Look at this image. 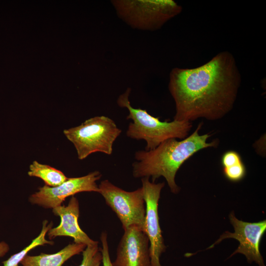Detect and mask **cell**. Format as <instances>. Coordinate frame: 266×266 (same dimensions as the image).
Segmentation results:
<instances>
[{
  "mask_svg": "<svg viewBox=\"0 0 266 266\" xmlns=\"http://www.w3.org/2000/svg\"><path fill=\"white\" fill-rule=\"evenodd\" d=\"M241 82L235 58L227 51L195 68H172L168 87L175 105L174 120L221 119L233 109Z\"/></svg>",
  "mask_w": 266,
  "mask_h": 266,
  "instance_id": "6da1fadb",
  "label": "cell"
},
{
  "mask_svg": "<svg viewBox=\"0 0 266 266\" xmlns=\"http://www.w3.org/2000/svg\"><path fill=\"white\" fill-rule=\"evenodd\" d=\"M202 123L189 136L178 141L169 138L149 150L138 151L135 153L136 161L133 165V175L135 178L151 177L152 182L164 177L173 194H177L180 188L175 182L176 174L183 164L200 150L216 147L217 140L207 142L209 134L199 133Z\"/></svg>",
  "mask_w": 266,
  "mask_h": 266,
  "instance_id": "7a4b0ae2",
  "label": "cell"
},
{
  "mask_svg": "<svg viewBox=\"0 0 266 266\" xmlns=\"http://www.w3.org/2000/svg\"><path fill=\"white\" fill-rule=\"evenodd\" d=\"M131 89L128 88L118 98V105L129 111L127 119H131L126 132L127 136L146 142V151L155 149L161 143L169 138L183 139L188 136L192 125L188 121L173 120L161 121L159 117L149 114L146 110L132 106L129 96Z\"/></svg>",
  "mask_w": 266,
  "mask_h": 266,
  "instance_id": "3957f363",
  "label": "cell"
},
{
  "mask_svg": "<svg viewBox=\"0 0 266 266\" xmlns=\"http://www.w3.org/2000/svg\"><path fill=\"white\" fill-rule=\"evenodd\" d=\"M121 132L113 120L104 116L90 118L78 126L63 131L81 160L96 152L111 154L113 143Z\"/></svg>",
  "mask_w": 266,
  "mask_h": 266,
  "instance_id": "277c9868",
  "label": "cell"
},
{
  "mask_svg": "<svg viewBox=\"0 0 266 266\" xmlns=\"http://www.w3.org/2000/svg\"><path fill=\"white\" fill-rule=\"evenodd\" d=\"M118 16L133 28L154 31L178 15L182 7L172 0H112Z\"/></svg>",
  "mask_w": 266,
  "mask_h": 266,
  "instance_id": "5b68a950",
  "label": "cell"
},
{
  "mask_svg": "<svg viewBox=\"0 0 266 266\" xmlns=\"http://www.w3.org/2000/svg\"><path fill=\"white\" fill-rule=\"evenodd\" d=\"M99 193L120 220L123 230L136 226L144 230L146 204L142 187L128 192L108 180L100 182Z\"/></svg>",
  "mask_w": 266,
  "mask_h": 266,
  "instance_id": "8992f818",
  "label": "cell"
},
{
  "mask_svg": "<svg viewBox=\"0 0 266 266\" xmlns=\"http://www.w3.org/2000/svg\"><path fill=\"white\" fill-rule=\"evenodd\" d=\"M229 219L234 232H224L206 249L213 248L227 238L235 239L239 242V245L228 258L240 254L245 257L249 264L255 263L259 266H266L260 249L262 238L266 231V220L257 222H245L237 219L233 211L230 213Z\"/></svg>",
  "mask_w": 266,
  "mask_h": 266,
  "instance_id": "52a82bcc",
  "label": "cell"
},
{
  "mask_svg": "<svg viewBox=\"0 0 266 266\" xmlns=\"http://www.w3.org/2000/svg\"><path fill=\"white\" fill-rule=\"evenodd\" d=\"M143 197L146 204V216L144 232L149 242V253L151 266H162L160 258L166 247L164 243L160 226L158 203L165 183L150 182L149 178H141Z\"/></svg>",
  "mask_w": 266,
  "mask_h": 266,
  "instance_id": "ba28073f",
  "label": "cell"
},
{
  "mask_svg": "<svg viewBox=\"0 0 266 266\" xmlns=\"http://www.w3.org/2000/svg\"><path fill=\"white\" fill-rule=\"evenodd\" d=\"M99 171L91 172L86 175L67 179L56 187L46 185L38 188L29 197V201L45 208H53L61 205L65 199L75 194L83 192L99 193L100 189L96 181L101 177Z\"/></svg>",
  "mask_w": 266,
  "mask_h": 266,
  "instance_id": "9c48e42d",
  "label": "cell"
},
{
  "mask_svg": "<svg viewBox=\"0 0 266 266\" xmlns=\"http://www.w3.org/2000/svg\"><path fill=\"white\" fill-rule=\"evenodd\" d=\"M113 266H151L149 242L143 230L136 226L124 230Z\"/></svg>",
  "mask_w": 266,
  "mask_h": 266,
  "instance_id": "30bf717a",
  "label": "cell"
},
{
  "mask_svg": "<svg viewBox=\"0 0 266 266\" xmlns=\"http://www.w3.org/2000/svg\"><path fill=\"white\" fill-rule=\"evenodd\" d=\"M52 211L60 217L61 222L58 226L52 228L48 232L47 235L50 240L57 236H65L73 238L74 243L86 246L98 242L91 239L79 226V205L75 197H71L67 206H57L53 208Z\"/></svg>",
  "mask_w": 266,
  "mask_h": 266,
  "instance_id": "8fae6325",
  "label": "cell"
},
{
  "mask_svg": "<svg viewBox=\"0 0 266 266\" xmlns=\"http://www.w3.org/2000/svg\"><path fill=\"white\" fill-rule=\"evenodd\" d=\"M84 244H69L59 252L47 254L41 253L37 256H26L21 261L22 266H62L72 256L80 254L85 249Z\"/></svg>",
  "mask_w": 266,
  "mask_h": 266,
  "instance_id": "7c38bea8",
  "label": "cell"
},
{
  "mask_svg": "<svg viewBox=\"0 0 266 266\" xmlns=\"http://www.w3.org/2000/svg\"><path fill=\"white\" fill-rule=\"evenodd\" d=\"M28 174L40 178L46 185L50 187L59 186L67 179L62 171L37 161H33L30 165Z\"/></svg>",
  "mask_w": 266,
  "mask_h": 266,
  "instance_id": "4fadbf2b",
  "label": "cell"
},
{
  "mask_svg": "<svg viewBox=\"0 0 266 266\" xmlns=\"http://www.w3.org/2000/svg\"><path fill=\"white\" fill-rule=\"evenodd\" d=\"M47 224L48 221L44 220L42 223V230L39 234L22 251L12 255L7 260L2 262L3 266H18L27 254L36 247L44 244H54L53 241H49L45 238L46 233L52 228L53 225L52 222L48 225Z\"/></svg>",
  "mask_w": 266,
  "mask_h": 266,
  "instance_id": "5bb4252c",
  "label": "cell"
},
{
  "mask_svg": "<svg viewBox=\"0 0 266 266\" xmlns=\"http://www.w3.org/2000/svg\"><path fill=\"white\" fill-rule=\"evenodd\" d=\"M83 258L79 266H100L102 256L99 242L86 246L82 252Z\"/></svg>",
  "mask_w": 266,
  "mask_h": 266,
  "instance_id": "9a60e30c",
  "label": "cell"
},
{
  "mask_svg": "<svg viewBox=\"0 0 266 266\" xmlns=\"http://www.w3.org/2000/svg\"><path fill=\"white\" fill-rule=\"evenodd\" d=\"M225 177L232 182H238L242 180L246 174V168L243 162L230 167H223Z\"/></svg>",
  "mask_w": 266,
  "mask_h": 266,
  "instance_id": "2e32d148",
  "label": "cell"
},
{
  "mask_svg": "<svg viewBox=\"0 0 266 266\" xmlns=\"http://www.w3.org/2000/svg\"><path fill=\"white\" fill-rule=\"evenodd\" d=\"M242 162H243L241 156L238 152L233 150L225 152L221 159L223 167H230Z\"/></svg>",
  "mask_w": 266,
  "mask_h": 266,
  "instance_id": "e0dca14e",
  "label": "cell"
},
{
  "mask_svg": "<svg viewBox=\"0 0 266 266\" xmlns=\"http://www.w3.org/2000/svg\"><path fill=\"white\" fill-rule=\"evenodd\" d=\"M100 239L101 243L100 250L102 256V265L103 266H113L110 259L107 241V234L106 232H102Z\"/></svg>",
  "mask_w": 266,
  "mask_h": 266,
  "instance_id": "ac0fdd59",
  "label": "cell"
},
{
  "mask_svg": "<svg viewBox=\"0 0 266 266\" xmlns=\"http://www.w3.org/2000/svg\"><path fill=\"white\" fill-rule=\"evenodd\" d=\"M9 250V246L6 242H0V257H3Z\"/></svg>",
  "mask_w": 266,
  "mask_h": 266,
  "instance_id": "d6986e66",
  "label": "cell"
},
{
  "mask_svg": "<svg viewBox=\"0 0 266 266\" xmlns=\"http://www.w3.org/2000/svg\"></svg>",
  "mask_w": 266,
  "mask_h": 266,
  "instance_id": "ffe728a7",
  "label": "cell"
}]
</instances>
